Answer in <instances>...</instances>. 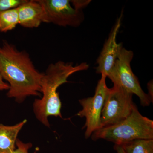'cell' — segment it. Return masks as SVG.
Here are the masks:
<instances>
[{
	"label": "cell",
	"instance_id": "14",
	"mask_svg": "<svg viewBox=\"0 0 153 153\" xmlns=\"http://www.w3.org/2000/svg\"><path fill=\"white\" fill-rule=\"evenodd\" d=\"M31 143H23L22 141L17 139L16 143V149L13 153H28L29 150L32 147Z\"/></svg>",
	"mask_w": 153,
	"mask_h": 153
},
{
	"label": "cell",
	"instance_id": "5",
	"mask_svg": "<svg viewBox=\"0 0 153 153\" xmlns=\"http://www.w3.org/2000/svg\"><path fill=\"white\" fill-rule=\"evenodd\" d=\"M133 95L117 85L109 88L102 111L101 128L119 123L131 114L135 105Z\"/></svg>",
	"mask_w": 153,
	"mask_h": 153
},
{
	"label": "cell",
	"instance_id": "16",
	"mask_svg": "<svg viewBox=\"0 0 153 153\" xmlns=\"http://www.w3.org/2000/svg\"><path fill=\"white\" fill-rule=\"evenodd\" d=\"M9 84L7 82L4 81L2 77L0 75V91L4 90H8L9 89Z\"/></svg>",
	"mask_w": 153,
	"mask_h": 153
},
{
	"label": "cell",
	"instance_id": "10",
	"mask_svg": "<svg viewBox=\"0 0 153 153\" xmlns=\"http://www.w3.org/2000/svg\"><path fill=\"white\" fill-rule=\"evenodd\" d=\"M27 121L25 120L13 126L0 123V153H13L15 151L17 137Z\"/></svg>",
	"mask_w": 153,
	"mask_h": 153
},
{
	"label": "cell",
	"instance_id": "7",
	"mask_svg": "<svg viewBox=\"0 0 153 153\" xmlns=\"http://www.w3.org/2000/svg\"><path fill=\"white\" fill-rule=\"evenodd\" d=\"M44 8L46 23L76 27L84 20L81 10L74 9L69 0H38Z\"/></svg>",
	"mask_w": 153,
	"mask_h": 153
},
{
	"label": "cell",
	"instance_id": "6",
	"mask_svg": "<svg viewBox=\"0 0 153 153\" xmlns=\"http://www.w3.org/2000/svg\"><path fill=\"white\" fill-rule=\"evenodd\" d=\"M106 77L104 74H101L93 97L82 99L79 101L82 109L76 115L80 117H85V123L83 128L86 129L85 133L86 139L88 138L94 132L101 128L102 111L110 88L107 86Z\"/></svg>",
	"mask_w": 153,
	"mask_h": 153
},
{
	"label": "cell",
	"instance_id": "4",
	"mask_svg": "<svg viewBox=\"0 0 153 153\" xmlns=\"http://www.w3.org/2000/svg\"><path fill=\"white\" fill-rule=\"evenodd\" d=\"M133 57L132 51L123 47L107 77L111 80L114 85L120 86L129 93L138 96L143 106H148L152 101L149 94L143 90L137 77L133 72L131 63Z\"/></svg>",
	"mask_w": 153,
	"mask_h": 153
},
{
	"label": "cell",
	"instance_id": "11",
	"mask_svg": "<svg viewBox=\"0 0 153 153\" xmlns=\"http://www.w3.org/2000/svg\"><path fill=\"white\" fill-rule=\"evenodd\" d=\"M120 146L126 153H153V139L135 140Z\"/></svg>",
	"mask_w": 153,
	"mask_h": 153
},
{
	"label": "cell",
	"instance_id": "1",
	"mask_svg": "<svg viewBox=\"0 0 153 153\" xmlns=\"http://www.w3.org/2000/svg\"><path fill=\"white\" fill-rule=\"evenodd\" d=\"M43 74L36 69L27 52L3 41L0 46V75L10 86L8 97L22 103L28 97L40 96Z\"/></svg>",
	"mask_w": 153,
	"mask_h": 153
},
{
	"label": "cell",
	"instance_id": "8",
	"mask_svg": "<svg viewBox=\"0 0 153 153\" xmlns=\"http://www.w3.org/2000/svg\"><path fill=\"white\" fill-rule=\"evenodd\" d=\"M121 15L114 25L108 38L105 43L100 55L97 60V73L107 76L114 65L123 48L121 43H117V36L121 26Z\"/></svg>",
	"mask_w": 153,
	"mask_h": 153
},
{
	"label": "cell",
	"instance_id": "3",
	"mask_svg": "<svg viewBox=\"0 0 153 153\" xmlns=\"http://www.w3.org/2000/svg\"><path fill=\"white\" fill-rule=\"evenodd\" d=\"M91 135L94 140H105L117 145L135 140L153 139V121L141 114L135 105L125 119L113 125L101 128Z\"/></svg>",
	"mask_w": 153,
	"mask_h": 153
},
{
	"label": "cell",
	"instance_id": "13",
	"mask_svg": "<svg viewBox=\"0 0 153 153\" xmlns=\"http://www.w3.org/2000/svg\"><path fill=\"white\" fill-rule=\"evenodd\" d=\"M27 0H0V13L11 10L17 8Z\"/></svg>",
	"mask_w": 153,
	"mask_h": 153
},
{
	"label": "cell",
	"instance_id": "9",
	"mask_svg": "<svg viewBox=\"0 0 153 153\" xmlns=\"http://www.w3.org/2000/svg\"><path fill=\"white\" fill-rule=\"evenodd\" d=\"M17 10L19 24L24 27L37 28L46 23L45 11L38 0H27Z\"/></svg>",
	"mask_w": 153,
	"mask_h": 153
},
{
	"label": "cell",
	"instance_id": "18",
	"mask_svg": "<svg viewBox=\"0 0 153 153\" xmlns=\"http://www.w3.org/2000/svg\"><path fill=\"white\" fill-rule=\"evenodd\" d=\"M114 149L116 151L117 153H126L120 145H114Z\"/></svg>",
	"mask_w": 153,
	"mask_h": 153
},
{
	"label": "cell",
	"instance_id": "12",
	"mask_svg": "<svg viewBox=\"0 0 153 153\" xmlns=\"http://www.w3.org/2000/svg\"><path fill=\"white\" fill-rule=\"evenodd\" d=\"M19 24L17 8L0 13V32L7 33L11 31Z\"/></svg>",
	"mask_w": 153,
	"mask_h": 153
},
{
	"label": "cell",
	"instance_id": "17",
	"mask_svg": "<svg viewBox=\"0 0 153 153\" xmlns=\"http://www.w3.org/2000/svg\"><path fill=\"white\" fill-rule=\"evenodd\" d=\"M148 88L149 91V94H148L151 100L153 102V93L152 92V89H153V83L152 82V81L148 83Z\"/></svg>",
	"mask_w": 153,
	"mask_h": 153
},
{
	"label": "cell",
	"instance_id": "15",
	"mask_svg": "<svg viewBox=\"0 0 153 153\" xmlns=\"http://www.w3.org/2000/svg\"><path fill=\"white\" fill-rule=\"evenodd\" d=\"M91 1H83V0H72L70 1L71 5L78 10H81L82 9L86 7L91 2Z\"/></svg>",
	"mask_w": 153,
	"mask_h": 153
},
{
	"label": "cell",
	"instance_id": "2",
	"mask_svg": "<svg viewBox=\"0 0 153 153\" xmlns=\"http://www.w3.org/2000/svg\"><path fill=\"white\" fill-rule=\"evenodd\" d=\"M88 68L89 65L86 63L74 65L72 63L59 61L49 64L41 79L42 97L36 99L33 103L35 116L41 123L49 127V117H59L62 118L61 102L57 88L68 82L67 79L72 74L87 70Z\"/></svg>",
	"mask_w": 153,
	"mask_h": 153
}]
</instances>
